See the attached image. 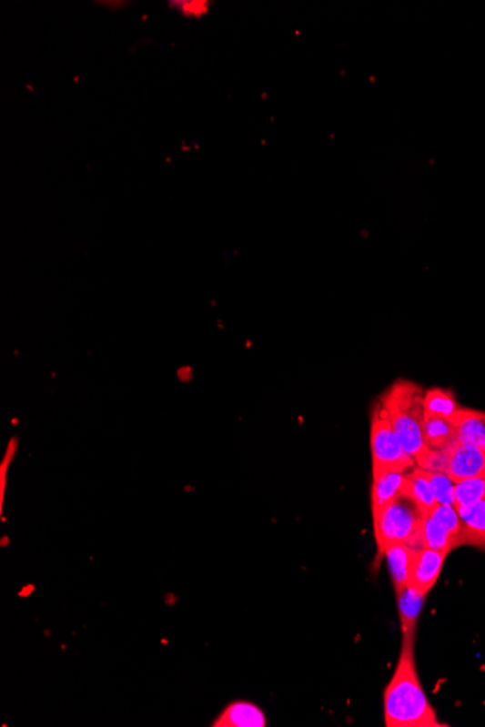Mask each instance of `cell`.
I'll return each mask as SVG.
<instances>
[{
    "label": "cell",
    "mask_w": 485,
    "mask_h": 727,
    "mask_svg": "<svg viewBox=\"0 0 485 727\" xmlns=\"http://www.w3.org/2000/svg\"><path fill=\"white\" fill-rule=\"evenodd\" d=\"M387 727H438L436 712L417 675L414 641H403L396 671L384 692Z\"/></svg>",
    "instance_id": "cell-1"
},
{
    "label": "cell",
    "mask_w": 485,
    "mask_h": 727,
    "mask_svg": "<svg viewBox=\"0 0 485 727\" xmlns=\"http://www.w3.org/2000/svg\"><path fill=\"white\" fill-rule=\"evenodd\" d=\"M423 395L419 385L399 379L379 398L399 443L414 460L428 448L423 439Z\"/></svg>",
    "instance_id": "cell-2"
},
{
    "label": "cell",
    "mask_w": 485,
    "mask_h": 727,
    "mask_svg": "<svg viewBox=\"0 0 485 727\" xmlns=\"http://www.w3.org/2000/svg\"><path fill=\"white\" fill-rule=\"evenodd\" d=\"M423 519V512L407 490L391 504L387 505L374 517L378 558H381L384 549L392 543H407L413 549H424L421 531Z\"/></svg>",
    "instance_id": "cell-3"
},
{
    "label": "cell",
    "mask_w": 485,
    "mask_h": 727,
    "mask_svg": "<svg viewBox=\"0 0 485 727\" xmlns=\"http://www.w3.org/2000/svg\"><path fill=\"white\" fill-rule=\"evenodd\" d=\"M370 453L372 477L389 472L407 473L416 468V460L399 443L389 414L379 401L370 414Z\"/></svg>",
    "instance_id": "cell-4"
},
{
    "label": "cell",
    "mask_w": 485,
    "mask_h": 727,
    "mask_svg": "<svg viewBox=\"0 0 485 727\" xmlns=\"http://www.w3.org/2000/svg\"><path fill=\"white\" fill-rule=\"evenodd\" d=\"M450 553L431 550V549H417L411 563L410 577L407 585L420 594L428 595L431 588L438 582L443 563Z\"/></svg>",
    "instance_id": "cell-5"
},
{
    "label": "cell",
    "mask_w": 485,
    "mask_h": 727,
    "mask_svg": "<svg viewBox=\"0 0 485 727\" xmlns=\"http://www.w3.org/2000/svg\"><path fill=\"white\" fill-rule=\"evenodd\" d=\"M446 475L457 484L460 480L485 475V450L457 441L448 453Z\"/></svg>",
    "instance_id": "cell-6"
},
{
    "label": "cell",
    "mask_w": 485,
    "mask_h": 727,
    "mask_svg": "<svg viewBox=\"0 0 485 727\" xmlns=\"http://www.w3.org/2000/svg\"><path fill=\"white\" fill-rule=\"evenodd\" d=\"M407 473L389 472L374 477L370 491V509L372 519L377 517L387 505L406 491Z\"/></svg>",
    "instance_id": "cell-7"
},
{
    "label": "cell",
    "mask_w": 485,
    "mask_h": 727,
    "mask_svg": "<svg viewBox=\"0 0 485 727\" xmlns=\"http://www.w3.org/2000/svg\"><path fill=\"white\" fill-rule=\"evenodd\" d=\"M450 421L455 427L457 441L485 450V412L460 409Z\"/></svg>",
    "instance_id": "cell-8"
},
{
    "label": "cell",
    "mask_w": 485,
    "mask_h": 727,
    "mask_svg": "<svg viewBox=\"0 0 485 727\" xmlns=\"http://www.w3.org/2000/svg\"><path fill=\"white\" fill-rule=\"evenodd\" d=\"M416 550L417 549L410 548L407 543H392L384 549V556L389 563L392 585L397 595L407 587Z\"/></svg>",
    "instance_id": "cell-9"
},
{
    "label": "cell",
    "mask_w": 485,
    "mask_h": 727,
    "mask_svg": "<svg viewBox=\"0 0 485 727\" xmlns=\"http://www.w3.org/2000/svg\"><path fill=\"white\" fill-rule=\"evenodd\" d=\"M214 726L218 727H265L267 717L259 707L248 702H236L227 706Z\"/></svg>",
    "instance_id": "cell-10"
},
{
    "label": "cell",
    "mask_w": 485,
    "mask_h": 727,
    "mask_svg": "<svg viewBox=\"0 0 485 727\" xmlns=\"http://www.w3.org/2000/svg\"><path fill=\"white\" fill-rule=\"evenodd\" d=\"M426 597L428 595L420 594V592L416 591L409 585L397 595L403 641H414L416 639L417 619L420 616L421 607H423Z\"/></svg>",
    "instance_id": "cell-11"
},
{
    "label": "cell",
    "mask_w": 485,
    "mask_h": 727,
    "mask_svg": "<svg viewBox=\"0 0 485 727\" xmlns=\"http://www.w3.org/2000/svg\"><path fill=\"white\" fill-rule=\"evenodd\" d=\"M423 439L429 449L445 450L457 443V433L450 419L424 414Z\"/></svg>",
    "instance_id": "cell-12"
},
{
    "label": "cell",
    "mask_w": 485,
    "mask_h": 727,
    "mask_svg": "<svg viewBox=\"0 0 485 727\" xmlns=\"http://www.w3.org/2000/svg\"><path fill=\"white\" fill-rule=\"evenodd\" d=\"M407 492L411 495V499L419 505V509L423 512L424 517L429 516L435 510L438 501L431 490L430 480H429L428 470L420 468H413L407 472Z\"/></svg>",
    "instance_id": "cell-13"
},
{
    "label": "cell",
    "mask_w": 485,
    "mask_h": 727,
    "mask_svg": "<svg viewBox=\"0 0 485 727\" xmlns=\"http://www.w3.org/2000/svg\"><path fill=\"white\" fill-rule=\"evenodd\" d=\"M421 531H423L424 548L431 549V550L450 553L453 549L462 546L460 539L455 538L442 523H439L438 520L433 517H424Z\"/></svg>",
    "instance_id": "cell-14"
},
{
    "label": "cell",
    "mask_w": 485,
    "mask_h": 727,
    "mask_svg": "<svg viewBox=\"0 0 485 727\" xmlns=\"http://www.w3.org/2000/svg\"><path fill=\"white\" fill-rule=\"evenodd\" d=\"M423 409L424 414L450 419L462 407L458 404L452 392L442 388H430L424 391Z\"/></svg>",
    "instance_id": "cell-15"
},
{
    "label": "cell",
    "mask_w": 485,
    "mask_h": 727,
    "mask_svg": "<svg viewBox=\"0 0 485 727\" xmlns=\"http://www.w3.org/2000/svg\"><path fill=\"white\" fill-rule=\"evenodd\" d=\"M485 500V475L460 480L455 484V509L471 507Z\"/></svg>",
    "instance_id": "cell-16"
},
{
    "label": "cell",
    "mask_w": 485,
    "mask_h": 727,
    "mask_svg": "<svg viewBox=\"0 0 485 727\" xmlns=\"http://www.w3.org/2000/svg\"><path fill=\"white\" fill-rule=\"evenodd\" d=\"M429 516L442 523L455 538L460 539V545H464V524L453 505L438 504Z\"/></svg>",
    "instance_id": "cell-17"
},
{
    "label": "cell",
    "mask_w": 485,
    "mask_h": 727,
    "mask_svg": "<svg viewBox=\"0 0 485 727\" xmlns=\"http://www.w3.org/2000/svg\"><path fill=\"white\" fill-rule=\"evenodd\" d=\"M438 504L455 507V482L445 472H428Z\"/></svg>",
    "instance_id": "cell-18"
},
{
    "label": "cell",
    "mask_w": 485,
    "mask_h": 727,
    "mask_svg": "<svg viewBox=\"0 0 485 727\" xmlns=\"http://www.w3.org/2000/svg\"><path fill=\"white\" fill-rule=\"evenodd\" d=\"M450 449L438 450V449H424L416 458V466L428 472H445L448 466V453Z\"/></svg>",
    "instance_id": "cell-19"
},
{
    "label": "cell",
    "mask_w": 485,
    "mask_h": 727,
    "mask_svg": "<svg viewBox=\"0 0 485 727\" xmlns=\"http://www.w3.org/2000/svg\"><path fill=\"white\" fill-rule=\"evenodd\" d=\"M173 7L179 9L180 14L187 16V18H199L202 15L208 12V4L207 2H173Z\"/></svg>",
    "instance_id": "cell-20"
}]
</instances>
